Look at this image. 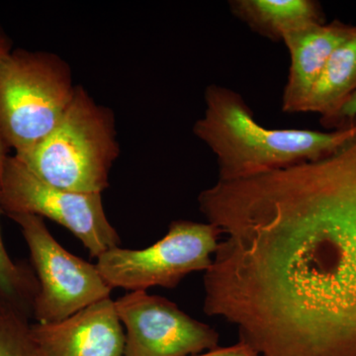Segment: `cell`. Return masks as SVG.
<instances>
[{"label":"cell","mask_w":356,"mask_h":356,"mask_svg":"<svg viewBox=\"0 0 356 356\" xmlns=\"http://www.w3.org/2000/svg\"><path fill=\"white\" fill-rule=\"evenodd\" d=\"M221 232L203 310L261 356H356V191L308 163L198 196Z\"/></svg>","instance_id":"cell-1"},{"label":"cell","mask_w":356,"mask_h":356,"mask_svg":"<svg viewBox=\"0 0 356 356\" xmlns=\"http://www.w3.org/2000/svg\"><path fill=\"white\" fill-rule=\"evenodd\" d=\"M205 104L193 133L216 156L220 181L247 179L318 161L356 137V121L332 132L264 127L241 95L218 84L206 88Z\"/></svg>","instance_id":"cell-2"},{"label":"cell","mask_w":356,"mask_h":356,"mask_svg":"<svg viewBox=\"0 0 356 356\" xmlns=\"http://www.w3.org/2000/svg\"><path fill=\"white\" fill-rule=\"evenodd\" d=\"M47 184L81 193H102L119 156L114 115L76 86L57 127L31 151L14 156Z\"/></svg>","instance_id":"cell-3"},{"label":"cell","mask_w":356,"mask_h":356,"mask_svg":"<svg viewBox=\"0 0 356 356\" xmlns=\"http://www.w3.org/2000/svg\"><path fill=\"white\" fill-rule=\"evenodd\" d=\"M70 65L49 51L16 49L0 60V137L14 156L50 135L72 102Z\"/></svg>","instance_id":"cell-4"},{"label":"cell","mask_w":356,"mask_h":356,"mask_svg":"<svg viewBox=\"0 0 356 356\" xmlns=\"http://www.w3.org/2000/svg\"><path fill=\"white\" fill-rule=\"evenodd\" d=\"M221 232L210 222L177 220L161 240L143 250L111 248L97 259L102 277L112 288L146 291L175 288L187 275L205 273L212 264Z\"/></svg>","instance_id":"cell-5"},{"label":"cell","mask_w":356,"mask_h":356,"mask_svg":"<svg viewBox=\"0 0 356 356\" xmlns=\"http://www.w3.org/2000/svg\"><path fill=\"white\" fill-rule=\"evenodd\" d=\"M0 204L7 216L36 215L62 225L95 259L120 245L118 233L105 214L102 193H81L53 186L33 175L14 156H7L4 163Z\"/></svg>","instance_id":"cell-6"},{"label":"cell","mask_w":356,"mask_h":356,"mask_svg":"<svg viewBox=\"0 0 356 356\" xmlns=\"http://www.w3.org/2000/svg\"><path fill=\"white\" fill-rule=\"evenodd\" d=\"M19 225L29 248L39 289L33 307L38 324L60 322L96 302L110 298L113 288L97 267L70 254L51 236L43 218L9 215Z\"/></svg>","instance_id":"cell-7"},{"label":"cell","mask_w":356,"mask_h":356,"mask_svg":"<svg viewBox=\"0 0 356 356\" xmlns=\"http://www.w3.org/2000/svg\"><path fill=\"white\" fill-rule=\"evenodd\" d=\"M115 307L126 327L124 356H192L219 346L214 327L163 297L132 291Z\"/></svg>","instance_id":"cell-8"},{"label":"cell","mask_w":356,"mask_h":356,"mask_svg":"<svg viewBox=\"0 0 356 356\" xmlns=\"http://www.w3.org/2000/svg\"><path fill=\"white\" fill-rule=\"evenodd\" d=\"M40 356H124L125 334L115 301L102 300L51 324L30 325Z\"/></svg>","instance_id":"cell-9"},{"label":"cell","mask_w":356,"mask_h":356,"mask_svg":"<svg viewBox=\"0 0 356 356\" xmlns=\"http://www.w3.org/2000/svg\"><path fill=\"white\" fill-rule=\"evenodd\" d=\"M356 26L339 20L306 26L287 33L282 41L290 56L289 76L282 96L287 113H303L304 105L314 84L339 44L355 32Z\"/></svg>","instance_id":"cell-10"},{"label":"cell","mask_w":356,"mask_h":356,"mask_svg":"<svg viewBox=\"0 0 356 356\" xmlns=\"http://www.w3.org/2000/svg\"><path fill=\"white\" fill-rule=\"evenodd\" d=\"M356 91V27L339 44L314 84L303 112L321 115L323 125L339 127V115Z\"/></svg>","instance_id":"cell-11"},{"label":"cell","mask_w":356,"mask_h":356,"mask_svg":"<svg viewBox=\"0 0 356 356\" xmlns=\"http://www.w3.org/2000/svg\"><path fill=\"white\" fill-rule=\"evenodd\" d=\"M232 13L257 34L274 42L287 33L324 23V14L314 0H232Z\"/></svg>","instance_id":"cell-12"},{"label":"cell","mask_w":356,"mask_h":356,"mask_svg":"<svg viewBox=\"0 0 356 356\" xmlns=\"http://www.w3.org/2000/svg\"><path fill=\"white\" fill-rule=\"evenodd\" d=\"M3 214L0 204V216ZM39 284L36 275L26 266L15 264L7 254L0 231V297L26 316L33 314Z\"/></svg>","instance_id":"cell-13"},{"label":"cell","mask_w":356,"mask_h":356,"mask_svg":"<svg viewBox=\"0 0 356 356\" xmlns=\"http://www.w3.org/2000/svg\"><path fill=\"white\" fill-rule=\"evenodd\" d=\"M0 356H40L27 316L0 297Z\"/></svg>","instance_id":"cell-14"},{"label":"cell","mask_w":356,"mask_h":356,"mask_svg":"<svg viewBox=\"0 0 356 356\" xmlns=\"http://www.w3.org/2000/svg\"><path fill=\"white\" fill-rule=\"evenodd\" d=\"M192 356H261L257 350H254L250 344L238 341L233 346H225V348H212V350L204 351L199 355Z\"/></svg>","instance_id":"cell-15"},{"label":"cell","mask_w":356,"mask_h":356,"mask_svg":"<svg viewBox=\"0 0 356 356\" xmlns=\"http://www.w3.org/2000/svg\"><path fill=\"white\" fill-rule=\"evenodd\" d=\"M13 50V41L0 24V60ZM7 151H8V149H7L4 143L2 142L1 137H0V177H1L2 170H3L4 163H6L7 156H8Z\"/></svg>","instance_id":"cell-16"},{"label":"cell","mask_w":356,"mask_h":356,"mask_svg":"<svg viewBox=\"0 0 356 356\" xmlns=\"http://www.w3.org/2000/svg\"><path fill=\"white\" fill-rule=\"evenodd\" d=\"M355 121H356V91L339 115V127L337 128L346 127Z\"/></svg>","instance_id":"cell-17"}]
</instances>
